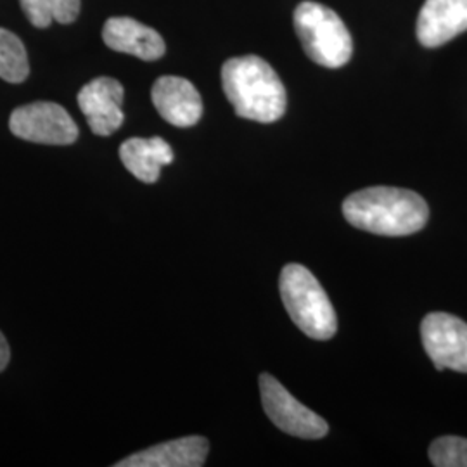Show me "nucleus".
<instances>
[{
  "label": "nucleus",
  "instance_id": "obj_1",
  "mask_svg": "<svg viewBox=\"0 0 467 467\" xmlns=\"http://www.w3.org/2000/svg\"><path fill=\"white\" fill-rule=\"evenodd\" d=\"M343 213L353 227L366 233L400 237L424 229L430 208L418 192L399 187H368L350 194Z\"/></svg>",
  "mask_w": 467,
  "mask_h": 467
},
{
  "label": "nucleus",
  "instance_id": "obj_2",
  "mask_svg": "<svg viewBox=\"0 0 467 467\" xmlns=\"http://www.w3.org/2000/svg\"><path fill=\"white\" fill-rule=\"evenodd\" d=\"M222 85L235 115L258 123H274L285 113V88L265 59L241 56L222 67Z\"/></svg>",
  "mask_w": 467,
  "mask_h": 467
},
{
  "label": "nucleus",
  "instance_id": "obj_3",
  "mask_svg": "<svg viewBox=\"0 0 467 467\" xmlns=\"http://www.w3.org/2000/svg\"><path fill=\"white\" fill-rule=\"evenodd\" d=\"M281 298L293 322L314 339H331L337 331L333 303L316 275L303 265L289 264L281 272Z\"/></svg>",
  "mask_w": 467,
  "mask_h": 467
},
{
  "label": "nucleus",
  "instance_id": "obj_4",
  "mask_svg": "<svg viewBox=\"0 0 467 467\" xmlns=\"http://www.w3.org/2000/svg\"><path fill=\"white\" fill-rule=\"evenodd\" d=\"M295 30L306 56L324 67H341L350 61L353 42L341 17L317 2H303L295 11Z\"/></svg>",
  "mask_w": 467,
  "mask_h": 467
},
{
  "label": "nucleus",
  "instance_id": "obj_5",
  "mask_svg": "<svg viewBox=\"0 0 467 467\" xmlns=\"http://www.w3.org/2000/svg\"><path fill=\"white\" fill-rule=\"evenodd\" d=\"M9 129L23 140L49 146H67L78 137V127L67 109L47 100L16 108L9 118Z\"/></svg>",
  "mask_w": 467,
  "mask_h": 467
},
{
  "label": "nucleus",
  "instance_id": "obj_6",
  "mask_svg": "<svg viewBox=\"0 0 467 467\" xmlns=\"http://www.w3.org/2000/svg\"><path fill=\"white\" fill-rule=\"evenodd\" d=\"M260 393L265 414L284 433L318 440L329 431L327 422L296 400L274 376H260Z\"/></svg>",
  "mask_w": 467,
  "mask_h": 467
},
{
  "label": "nucleus",
  "instance_id": "obj_7",
  "mask_svg": "<svg viewBox=\"0 0 467 467\" xmlns=\"http://www.w3.org/2000/svg\"><path fill=\"white\" fill-rule=\"evenodd\" d=\"M424 350L438 370L467 372V324L445 312H433L420 324Z\"/></svg>",
  "mask_w": 467,
  "mask_h": 467
},
{
  "label": "nucleus",
  "instance_id": "obj_8",
  "mask_svg": "<svg viewBox=\"0 0 467 467\" xmlns=\"http://www.w3.org/2000/svg\"><path fill=\"white\" fill-rule=\"evenodd\" d=\"M123 96L121 84L109 77L96 78L80 90L78 106L94 134L108 137L123 125Z\"/></svg>",
  "mask_w": 467,
  "mask_h": 467
},
{
  "label": "nucleus",
  "instance_id": "obj_9",
  "mask_svg": "<svg viewBox=\"0 0 467 467\" xmlns=\"http://www.w3.org/2000/svg\"><path fill=\"white\" fill-rule=\"evenodd\" d=\"M150 98L158 113L173 127H194L202 117V100L198 88L181 77L158 78L152 85Z\"/></svg>",
  "mask_w": 467,
  "mask_h": 467
},
{
  "label": "nucleus",
  "instance_id": "obj_10",
  "mask_svg": "<svg viewBox=\"0 0 467 467\" xmlns=\"http://www.w3.org/2000/svg\"><path fill=\"white\" fill-rule=\"evenodd\" d=\"M419 42L440 47L467 32V0H426L418 17Z\"/></svg>",
  "mask_w": 467,
  "mask_h": 467
},
{
  "label": "nucleus",
  "instance_id": "obj_11",
  "mask_svg": "<svg viewBox=\"0 0 467 467\" xmlns=\"http://www.w3.org/2000/svg\"><path fill=\"white\" fill-rule=\"evenodd\" d=\"M102 40L109 49L130 54L144 61H156L165 54L163 36L132 17H111L102 28Z\"/></svg>",
  "mask_w": 467,
  "mask_h": 467
},
{
  "label": "nucleus",
  "instance_id": "obj_12",
  "mask_svg": "<svg viewBox=\"0 0 467 467\" xmlns=\"http://www.w3.org/2000/svg\"><path fill=\"white\" fill-rule=\"evenodd\" d=\"M210 443L202 436H187L154 445L148 451L117 462V467H201L204 466Z\"/></svg>",
  "mask_w": 467,
  "mask_h": 467
},
{
  "label": "nucleus",
  "instance_id": "obj_13",
  "mask_svg": "<svg viewBox=\"0 0 467 467\" xmlns=\"http://www.w3.org/2000/svg\"><path fill=\"white\" fill-rule=\"evenodd\" d=\"M119 158L135 179L154 184L161 175V168L173 161V150L161 137H134L119 146Z\"/></svg>",
  "mask_w": 467,
  "mask_h": 467
},
{
  "label": "nucleus",
  "instance_id": "obj_14",
  "mask_svg": "<svg viewBox=\"0 0 467 467\" xmlns=\"http://www.w3.org/2000/svg\"><path fill=\"white\" fill-rule=\"evenodd\" d=\"M19 4L36 28H47L52 21L69 25L80 13V0H19Z\"/></svg>",
  "mask_w": 467,
  "mask_h": 467
},
{
  "label": "nucleus",
  "instance_id": "obj_15",
  "mask_svg": "<svg viewBox=\"0 0 467 467\" xmlns=\"http://www.w3.org/2000/svg\"><path fill=\"white\" fill-rule=\"evenodd\" d=\"M30 75L28 54L19 36L0 28V78L9 84H21Z\"/></svg>",
  "mask_w": 467,
  "mask_h": 467
},
{
  "label": "nucleus",
  "instance_id": "obj_16",
  "mask_svg": "<svg viewBox=\"0 0 467 467\" xmlns=\"http://www.w3.org/2000/svg\"><path fill=\"white\" fill-rule=\"evenodd\" d=\"M430 459L436 467H467V438L441 436L434 440Z\"/></svg>",
  "mask_w": 467,
  "mask_h": 467
},
{
  "label": "nucleus",
  "instance_id": "obj_17",
  "mask_svg": "<svg viewBox=\"0 0 467 467\" xmlns=\"http://www.w3.org/2000/svg\"><path fill=\"white\" fill-rule=\"evenodd\" d=\"M9 358H11L9 345H7V341H5V336L0 333V372H2L4 368H7Z\"/></svg>",
  "mask_w": 467,
  "mask_h": 467
}]
</instances>
